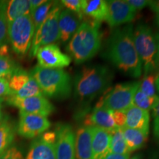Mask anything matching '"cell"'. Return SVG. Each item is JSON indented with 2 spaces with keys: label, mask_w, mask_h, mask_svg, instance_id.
<instances>
[{
  "label": "cell",
  "mask_w": 159,
  "mask_h": 159,
  "mask_svg": "<svg viewBox=\"0 0 159 159\" xmlns=\"http://www.w3.org/2000/svg\"><path fill=\"white\" fill-rule=\"evenodd\" d=\"M35 80L44 97L55 99H65L71 96L72 80L63 69L43 68L35 66L30 72Z\"/></svg>",
  "instance_id": "4"
},
{
  "label": "cell",
  "mask_w": 159,
  "mask_h": 159,
  "mask_svg": "<svg viewBox=\"0 0 159 159\" xmlns=\"http://www.w3.org/2000/svg\"><path fill=\"white\" fill-rule=\"evenodd\" d=\"M1 119H2V116H1V113H0V120H1Z\"/></svg>",
  "instance_id": "48"
},
{
  "label": "cell",
  "mask_w": 159,
  "mask_h": 159,
  "mask_svg": "<svg viewBox=\"0 0 159 159\" xmlns=\"http://www.w3.org/2000/svg\"><path fill=\"white\" fill-rule=\"evenodd\" d=\"M83 19L69 10H62L58 19L60 39L66 42L78 29Z\"/></svg>",
  "instance_id": "15"
},
{
  "label": "cell",
  "mask_w": 159,
  "mask_h": 159,
  "mask_svg": "<svg viewBox=\"0 0 159 159\" xmlns=\"http://www.w3.org/2000/svg\"><path fill=\"white\" fill-rule=\"evenodd\" d=\"M35 96H43V94L38 83L33 77L19 92L13 95V97L18 98H27Z\"/></svg>",
  "instance_id": "29"
},
{
  "label": "cell",
  "mask_w": 159,
  "mask_h": 159,
  "mask_svg": "<svg viewBox=\"0 0 159 159\" xmlns=\"http://www.w3.org/2000/svg\"><path fill=\"white\" fill-rule=\"evenodd\" d=\"M62 11L61 2H55L52 8L42 24L35 31L30 49V57H33L37 51L43 46L52 44L60 39L58 19Z\"/></svg>",
  "instance_id": "8"
},
{
  "label": "cell",
  "mask_w": 159,
  "mask_h": 159,
  "mask_svg": "<svg viewBox=\"0 0 159 159\" xmlns=\"http://www.w3.org/2000/svg\"><path fill=\"white\" fill-rule=\"evenodd\" d=\"M84 118L83 125L88 127H97L112 132L117 128L111 115V111L102 107H94L91 112H89Z\"/></svg>",
  "instance_id": "14"
},
{
  "label": "cell",
  "mask_w": 159,
  "mask_h": 159,
  "mask_svg": "<svg viewBox=\"0 0 159 159\" xmlns=\"http://www.w3.org/2000/svg\"><path fill=\"white\" fill-rule=\"evenodd\" d=\"M7 105L19 108L21 112L47 117L55 111V107L44 96L18 98L11 96L5 98Z\"/></svg>",
  "instance_id": "9"
},
{
  "label": "cell",
  "mask_w": 159,
  "mask_h": 159,
  "mask_svg": "<svg viewBox=\"0 0 159 159\" xmlns=\"http://www.w3.org/2000/svg\"><path fill=\"white\" fill-rule=\"evenodd\" d=\"M156 24L159 27V14L156 15Z\"/></svg>",
  "instance_id": "46"
},
{
  "label": "cell",
  "mask_w": 159,
  "mask_h": 159,
  "mask_svg": "<svg viewBox=\"0 0 159 159\" xmlns=\"http://www.w3.org/2000/svg\"><path fill=\"white\" fill-rule=\"evenodd\" d=\"M100 22L83 21L69 40L66 50L75 63L81 64L94 57L101 48Z\"/></svg>",
  "instance_id": "3"
},
{
  "label": "cell",
  "mask_w": 159,
  "mask_h": 159,
  "mask_svg": "<svg viewBox=\"0 0 159 159\" xmlns=\"http://www.w3.org/2000/svg\"><path fill=\"white\" fill-rule=\"evenodd\" d=\"M39 66L43 68L63 69L70 64L71 59L69 55L64 54L55 43L46 45L37 51Z\"/></svg>",
  "instance_id": "12"
},
{
  "label": "cell",
  "mask_w": 159,
  "mask_h": 159,
  "mask_svg": "<svg viewBox=\"0 0 159 159\" xmlns=\"http://www.w3.org/2000/svg\"><path fill=\"white\" fill-rule=\"evenodd\" d=\"M84 16H88L92 20L101 22L106 21L108 16V6L105 0L87 1L84 10Z\"/></svg>",
  "instance_id": "23"
},
{
  "label": "cell",
  "mask_w": 159,
  "mask_h": 159,
  "mask_svg": "<svg viewBox=\"0 0 159 159\" xmlns=\"http://www.w3.org/2000/svg\"><path fill=\"white\" fill-rule=\"evenodd\" d=\"M34 33V25L30 15L20 16L8 25L7 37L12 49L18 56H25L30 51Z\"/></svg>",
  "instance_id": "6"
},
{
  "label": "cell",
  "mask_w": 159,
  "mask_h": 159,
  "mask_svg": "<svg viewBox=\"0 0 159 159\" xmlns=\"http://www.w3.org/2000/svg\"><path fill=\"white\" fill-rule=\"evenodd\" d=\"M140 82L120 83L109 88L103 93L95 107H102L110 111H125L133 105V99L139 88Z\"/></svg>",
  "instance_id": "7"
},
{
  "label": "cell",
  "mask_w": 159,
  "mask_h": 159,
  "mask_svg": "<svg viewBox=\"0 0 159 159\" xmlns=\"http://www.w3.org/2000/svg\"><path fill=\"white\" fill-rule=\"evenodd\" d=\"M131 159H142V158H141V156H139V155H136V156H134Z\"/></svg>",
  "instance_id": "47"
},
{
  "label": "cell",
  "mask_w": 159,
  "mask_h": 159,
  "mask_svg": "<svg viewBox=\"0 0 159 159\" xmlns=\"http://www.w3.org/2000/svg\"><path fill=\"white\" fill-rule=\"evenodd\" d=\"M92 135L91 127L82 125L75 134V159H91Z\"/></svg>",
  "instance_id": "16"
},
{
  "label": "cell",
  "mask_w": 159,
  "mask_h": 159,
  "mask_svg": "<svg viewBox=\"0 0 159 159\" xmlns=\"http://www.w3.org/2000/svg\"><path fill=\"white\" fill-rule=\"evenodd\" d=\"M157 75L155 73L144 75V79L140 82L139 90L148 97H154L156 95V80Z\"/></svg>",
  "instance_id": "30"
},
{
  "label": "cell",
  "mask_w": 159,
  "mask_h": 159,
  "mask_svg": "<svg viewBox=\"0 0 159 159\" xmlns=\"http://www.w3.org/2000/svg\"><path fill=\"white\" fill-rule=\"evenodd\" d=\"M92 135L91 159H102L110 152L111 133L104 129L91 127Z\"/></svg>",
  "instance_id": "18"
},
{
  "label": "cell",
  "mask_w": 159,
  "mask_h": 159,
  "mask_svg": "<svg viewBox=\"0 0 159 159\" xmlns=\"http://www.w3.org/2000/svg\"><path fill=\"white\" fill-rule=\"evenodd\" d=\"M12 96V91L9 87L8 80L5 77L0 78V98Z\"/></svg>",
  "instance_id": "35"
},
{
  "label": "cell",
  "mask_w": 159,
  "mask_h": 159,
  "mask_svg": "<svg viewBox=\"0 0 159 159\" xmlns=\"http://www.w3.org/2000/svg\"><path fill=\"white\" fill-rule=\"evenodd\" d=\"M55 133V158L75 159V134L72 127L68 124H59Z\"/></svg>",
  "instance_id": "11"
},
{
  "label": "cell",
  "mask_w": 159,
  "mask_h": 159,
  "mask_svg": "<svg viewBox=\"0 0 159 159\" xmlns=\"http://www.w3.org/2000/svg\"><path fill=\"white\" fill-rule=\"evenodd\" d=\"M158 96L156 95L154 97H148L139 90V88L135 94L133 99V105L138 107L142 110L149 111L155 106L158 99Z\"/></svg>",
  "instance_id": "27"
},
{
  "label": "cell",
  "mask_w": 159,
  "mask_h": 159,
  "mask_svg": "<svg viewBox=\"0 0 159 159\" xmlns=\"http://www.w3.org/2000/svg\"><path fill=\"white\" fill-rule=\"evenodd\" d=\"M159 97V96H158ZM152 116L154 118V125L159 123V97L158 101L152 108Z\"/></svg>",
  "instance_id": "40"
},
{
  "label": "cell",
  "mask_w": 159,
  "mask_h": 159,
  "mask_svg": "<svg viewBox=\"0 0 159 159\" xmlns=\"http://www.w3.org/2000/svg\"><path fill=\"white\" fill-rule=\"evenodd\" d=\"M129 158H130L129 154L120 155L113 153V152H109L106 156L103 157L102 159H129Z\"/></svg>",
  "instance_id": "39"
},
{
  "label": "cell",
  "mask_w": 159,
  "mask_h": 159,
  "mask_svg": "<svg viewBox=\"0 0 159 159\" xmlns=\"http://www.w3.org/2000/svg\"><path fill=\"white\" fill-rule=\"evenodd\" d=\"M19 68V64L10 55L7 43L0 46V71L11 76Z\"/></svg>",
  "instance_id": "24"
},
{
  "label": "cell",
  "mask_w": 159,
  "mask_h": 159,
  "mask_svg": "<svg viewBox=\"0 0 159 159\" xmlns=\"http://www.w3.org/2000/svg\"><path fill=\"white\" fill-rule=\"evenodd\" d=\"M155 39H156V43H157V49H158V55L159 57V32L155 34Z\"/></svg>",
  "instance_id": "42"
},
{
  "label": "cell",
  "mask_w": 159,
  "mask_h": 159,
  "mask_svg": "<svg viewBox=\"0 0 159 159\" xmlns=\"http://www.w3.org/2000/svg\"><path fill=\"white\" fill-rule=\"evenodd\" d=\"M125 142L129 152H132L142 148L148 140V134L142 130L128 128L125 127L122 128Z\"/></svg>",
  "instance_id": "22"
},
{
  "label": "cell",
  "mask_w": 159,
  "mask_h": 159,
  "mask_svg": "<svg viewBox=\"0 0 159 159\" xmlns=\"http://www.w3.org/2000/svg\"><path fill=\"white\" fill-rule=\"evenodd\" d=\"M54 4V1H47L32 13L31 18L33 20V25H34L35 31L39 28V26L42 24L43 21L48 16Z\"/></svg>",
  "instance_id": "28"
},
{
  "label": "cell",
  "mask_w": 159,
  "mask_h": 159,
  "mask_svg": "<svg viewBox=\"0 0 159 159\" xmlns=\"http://www.w3.org/2000/svg\"><path fill=\"white\" fill-rule=\"evenodd\" d=\"M113 78L112 71L105 65L84 66L77 73L73 82L75 98L83 107L77 115L78 118H83L88 114L87 106L110 88Z\"/></svg>",
  "instance_id": "2"
},
{
  "label": "cell",
  "mask_w": 159,
  "mask_h": 159,
  "mask_svg": "<svg viewBox=\"0 0 159 159\" xmlns=\"http://www.w3.org/2000/svg\"><path fill=\"white\" fill-rule=\"evenodd\" d=\"M110 152L120 155L130 153L123 136L122 128H117L111 132Z\"/></svg>",
  "instance_id": "26"
},
{
  "label": "cell",
  "mask_w": 159,
  "mask_h": 159,
  "mask_svg": "<svg viewBox=\"0 0 159 159\" xmlns=\"http://www.w3.org/2000/svg\"><path fill=\"white\" fill-rule=\"evenodd\" d=\"M5 101V98H0V109L2 108V105H3V102Z\"/></svg>",
  "instance_id": "45"
},
{
  "label": "cell",
  "mask_w": 159,
  "mask_h": 159,
  "mask_svg": "<svg viewBox=\"0 0 159 159\" xmlns=\"http://www.w3.org/2000/svg\"><path fill=\"white\" fill-rule=\"evenodd\" d=\"M25 159H56L55 144L45 142L39 136L31 143Z\"/></svg>",
  "instance_id": "19"
},
{
  "label": "cell",
  "mask_w": 159,
  "mask_h": 159,
  "mask_svg": "<svg viewBox=\"0 0 159 159\" xmlns=\"http://www.w3.org/2000/svg\"><path fill=\"white\" fill-rule=\"evenodd\" d=\"M103 56L116 68L129 77H140L142 64L134 41L132 24L115 28L105 43Z\"/></svg>",
  "instance_id": "1"
},
{
  "label": "cell",
  "mask_w": 159,
  "mask_h": 159,
  "mask_svg": "<svg viewBox=\"0 0 159 159\" xmlns=\"http://www.w3.org/2000/svg\"><path fill=\"white\" fill-rule=\"evenodd\" d=\"M46 0H30V16L38 7L46 2Z\"/></svg>",
  "instance_id": "38"
},
{
  "label": "cell",
  "mask_w": 159,
  "mask_h": 159,
  "mask_svg": "<svg viewBox=\"0 0 159 159\" xmlns=\"http://www.w3.org/2000/svg\"><path fill=\"white\" fill-rule=\"evenodd\" d=\"M111 115L116 128H125V122H126V116H125V111H111Z\"/></svg>",
  "instance_id": "34"
},
{
  "label": "cell",
  "mask_w": 159,
  "mask_h": 159,
  "mask_svg": "<svg viewBox=\"0 0 159 159\" xmlns=\"http://www.w3.org/2000/svg\"><path fill=\"white\" fill-rule=\"evenodd\" d=\"M41 139L45 142L50 143V144H55L56 142V133L55 131H48V132L43 133L40 136Z\"/></svg>",
  "instance_id": "37"
},
{
  "label": "cell",
  "mask_w": 159,
  "mask_h": 159,
  "mask_svg": "<svg viewBox=\"0 0 159 159\" xmlns=\"http://www.w3.org/2000/svg\"><path fill=\"white\" fill-rule=\"evenodd\" d=\"M126 116L125 127L128 128L142 130L149 134L150 130V114L148 111L142 110L138 107L131 105L125 111Z\"/></svg>",
  "instance_id": "17"
},
{
  "label": "cell",
  "mask_w": 159,
  "mask_h": 159,
  "mask_svg": "<svg viewBox=\"0 0 159 159\" xmlns=\"http://www.w3.org/2000/svg\"><path fill=\"white\" fill-rule=\"evenodd\" d=\"M126 2L136 11L144 8L145 7L149 5V3H150V1H148V0H128Z\"/></svg>",
  "instance_id": "36"
},
{
  "label": "cell",
  "mask_w": 159,
  "mask_h": 159,
  "mask_svg": "<svg viewBox=\"0 0 159 159\" xmlns=\"http://www.w3.org/2000/svg\"><path fill=\"white\" fill-rule=\"evenodd\" d=\"M51 127L47 117L41 115L27 114L19 111L17 133L26 139H33L41 136Z\"/></svg>",
  "instance_id": "10"
},
{
  "label": "cell",
  "mask_w": 159,
  "mask_h": 159,
  "mask_svg": "<svg viewBox=\"0 0 159 159\" xmlns=\"http://www.w3.org/2000/svg\"><path fill=\"white\" fill-rule=\"evenodd\" d=\"M134 41L142 64L144 75L159 68V57L155 35L148 25L139 23L134 29Z\"/></svg>",
  "instance_id": "5"
},
{
  "label": "cell",
  "mask_w": 159,
  "mask_h": 159,
  "mask_svg": "<svg viewBox=\"0 0 159 159\" xmlns=\"http://www.w3.org/2000/svg\"><path fill=\"white\" fill-rule=\"evenodd\" d=\"M61 3L67 10L76 13L83 19L84 10L87 3L86 0H62Z\"/></svg>",
  "instance_id": "32"
},
{
  "label": "cell",
  "mask_w": 159,
  "mask_h": 159,
  "mask_svg": "<svg viewBox=\"0 0 159 159\" xmlns=\"http://www.w3.org/2000/svg\"><path fill=\"white\" fill-rule=\"evenodd\" d=\"M0 159H25L21 151L16 146H11L0 154Z\"/></svg>",
  "instance_id": "33"
},
{
  "label": "cell",
  "mask_w": 159,
  "mask_h": 159,
  "mask_svg": "<svg viewBox=\"0 0 159 159\" xmlns=\"http://www.w3.org/2000/svg\"><path fill=\"white\" fill-rule=\"evenodd\" d=\"M5 14L7 25H10L15 19L20 16L30 15V1H27V0L7 1Z\"/></svg>",
  "instance_id": "20"
},
{
  "label": "cell",
  "mask_w": 159,
  "mask_h": 159,
  "mask_svg": "<svg viewBox=\"0 0 159 159\" xmlns=\"http://www.w3.org/2000/svg\"><path fill=\"white\" fill-rule=\"evenodd\" d=\"M14 139V125L8 116H5L0 121V154L11 146Z\"/></svg>",
  "instance_id": "21"
},
{
  "label": "cell",
  "mask_w": 159,
  "mask_h": 159,
  "mask_svg": "<svg viewBox=\"0 0 159 159\" xmlns=\"http://www.w3.org/2000/svg\"><path fill=\"white\" fill-rule=\"evenodd\" d=\"M156 90H157V91H158V94H159V74L157 75V76H156Z\"/></svg>",
  "instance_id": "43"
},
{
  "label": "cell",
  "mask_w": 159,
  "mask_h": 159,
  "mask_svg": "<svg viewBox=\"0 0 159 159\" xmlns=\"http://www.w3.org/2000/svg\"><path fill=\"white\" fill-rule=\"evenodd\" d=\"M108 6V16L106 21L111 28L130 22L135 19L136 11L126 1L110 0L106 1Z\"/></svg>",
  "instance_id": "13"
},
{
  "label": "cell",
  "mask_w": 159,
  "mask_h": 159,
  "mask_svg": "<svg viewBox=\"0 0 159 159\" xmlns=\"http://www.w3.org/2000/svg\"><path fill=\"white\" fill-rule=\"evenodd\" d=\"M7 1H0V46L7 43V25L6 19V7Z\"/></svg>",
  "instance_id": "31"
},
{
  "label": "cell",
  "mask_w": 159,
  "mask_h": 159,
  "mask_svg": "<svg viewBox=\"0 0 159 159\" xmlns=\"http://www.w3.org/2000/svg\"><path fill=\"white\" fill-rule=\"evenodd\" d=\"M2 77H5V78L8 79L10 76H9V75L5 74V73H2V72H1V71H0V78H2Z\"/></svg>",
  "instance_id": "44"
},
{
  "label": "cell",
  "mask_w": 159,
  "mask_h": 159,
  "mask_svg": "<svg viewBox=\"0 0 159 159\" xmlns=\"http://www.w3.org/2000/svg\"><path fill=\"white\" fill-rule=\"evenodd\" d=\"M149 6L156 13V15L159 14V1H150Z\"/></svg>",
  "instance_id": "41"
},
{
  "label": "cell",
  "mask_w": 159,
  "mask_h": 159,
  "mask_svg": "<svg viewBox=\"0 0 159 159\" xmlns=\"http://www.w3.org/2000/svg\"><path fill=\"white\" fill-rule=\"evenodd\" d=\"M32 75L21 67L12 74L8 79L9 87L12 91V96L21 90L31 79Z\"/></svg>",
  "instance_id": "25"
}]
</instances>
